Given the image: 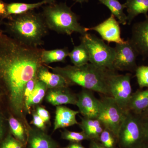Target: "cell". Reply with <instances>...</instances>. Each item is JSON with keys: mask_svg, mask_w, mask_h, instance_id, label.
Masks as SVG:
<instances>
[{"mask_svg": "<svg viewBox=\"0 0 148 148\" xmlns=\"http://www.w3.org/2000/svg\"><path fill=\"white\" fill-rule=\"evenodd\" d=\"M69 52L67 47L57 49L51 50L43 49L41 56L42 64H49L54 62H65Z\"/></svg>", "mask_w": 148, "mask_h": 148, "instance_id": "cell-21", "label": "cell"}, {"mask_svg": "<svg viewBox=\"0 0 148 148\" xmlns=\"http://www.w3.org/2000/svg\"><path fill=\"white\" fill-rule=\"evenodd\" d=\"M53 73L64 77L71 85L77 84L83 88L110 95L109 79L112 73L97 68L90 63L81 66L68 65L64 67L48 66Z\"/></svg>", "mask_w": 148, "mask_h": 148, "instance_id": "cell-3", "label": "cell"}, {"mask_svg": "<svg viewBox=\"0 0 148 148\" xmlns=\"http://www.w3.org/2000/svg\"><path fill=\"white\" fill-rule=\"evenodd\" d=\"M101 3L106 6L118 20L120 24L123 25L127 24V16L123 12L125 8L124 4H122L118 0H98Z\"/></svg>", "mask_w": 148, "mask_h": 148, "instance_id": "cell-23", "label": "cell"}, {"mask_svg": "<svg viewBox=\"0 0 148 148\" xmlns=\"http://www.w3.org/2000/svg\"><path fill=\"white\" fill-rule=\"evenodd\" d=\"M135 72L138 84L140 88H148V66H138Z\"/></svg>", "mask_w": 148, "mask_h": 148, "instance_id": "cell-28", "label": "cell"}, {"mask_svg": "<svg viewBox=\"0 0 148 148\" xmlns=\"http://www.w3.org/2000/svg\"><path fill=\"white\" fill-rule=\"evenodd\" d=\"M27 148H57L58 145L43 130L28 125Z\"/></svg>", "mask_w": 148, "mask_h": 148, "instance_id": "cell-13", "label": "cell"}, {"mask_svg": "<svg viewBox=\"0 0 148 148\" xmlns=\"http://www.w3.org/2000/svg\"><path fill=\"white\" fill-rule=\"evenodd\" d=\"M131 75L129 73L119 75L113 72L109 77V88L110 96L125 112L128 111V106L132 94L130 82Z\"/></svg>", "mask_w": 148, "mask_h": 148, "instance_id": "cell-8", "label": "cell"}, {"mask_svg": "<svg viewBox=\"0 0 148 148\" xmlns=\"http://www.w3.org/2000/svg\"><path fill=\"white\" fill-rule=\"evenodd\" d=\"M77 96L76 106L83 117L98 119L101 110V102L100 99L94 96L93 91L83 88Z\"/></svg>", "mask_w": 148, "mask_h": 148, "instance_id": "cell-11", "label": "cell"}, {"mask_svg": "<svg viewBox=\"0 0 148 148\" xmlns=\"http://www.w3.org/2000/svg\"><path fill=\"white\" fill-rule=\"evenodd\" d=\"M148 106V88L138 90L132 93L128 106V111L137 114H141Z\"/></svg>", "mask_w": 148, "mask_h": 148, "instance_id": "cell-20", "label": "cell"}, {"mask_svg": "<svg viewBox=\"0 0 148 148\" xmlns=\"http://www.w3.org/2000/svg\"><path fill=\"white\" fill-rule=\"evenodd\" d=\"M65 148H86L82 145L81 143H73L71 142L69 145Z\"/></svg>", "mask_w": 148, "mask_h": 148, "instance_id": "cell-37", "label": "cell"}, {"mask_svg": "<svg viewBox=\"0 0 148 148\" xmlns=\"http://www.w3.org/2000/svg\"><path fill=\"white\" fill-rule=\"evenodd\" d=\"M75 1L76 2L80 3H82L85 2H88V0H73Z\"/></svg>", "mask_w": 148, "mask_h": 148, "instance_id": "cell-39", "label": "cell"}, {"mask_svg": "<svg viewBox=\"0 0 148 148\" xmlns=\"http://www.w3.org/2000/svg\"><path fill=\"white\" fill-rule=\"evenodd\" d=\"M80 39L88 51L89 63L104 71L116 72L113 66L114 48L106 44L103 40L94 34L87 33L81 35Z\"/></svg>", "mask_w": 148, "mask_h": 148, "instance_id": "cell-5", "label": "cell"}, {"mask_svg": "<svg viewBox=\"0 0 148 148\" xmlns=\"http://www.w3.org/2000/svg\"><path fill=\"white\" fill-rule=\"evenodd\" d=\"M7 4L2 0H0V17L3 19L4 18L9 19L11 16L8 15V14L7 10Z\"/></svg>", "mask_w": 148, "mask_h": 148, "instance_id": "cell-34", "label": "cell"}, {"mask_svg": "<svg viewBox=\"0 0 148 148\" xmlns=\"http://www.w3.org/2000/svg\"><path fill=\"white\" fill-rule=\"evenodd\" d=\"M98 141L106 148H119L117 138L110 130L105 128Z\"/></svg>", "mask_w": 148, "mask_h": 148, "instance_id": "cell-26", "label": "cell"}, {"mask_svg": "<svg viewBox=\"0 0 148 148\" xmlns=\"http://www.w3.org/2000/svg\"><path fill=\"white\" fill-rule=\"evenodd\" d=\"M79 111H75L64 106H56L53 131L60 128L78 125L76 116Z\"/></svg>", "mask_w": 148, "mask_h": 148, "instance_id": "cell-15", "label": "cell"}, {"mask_svg": "<svg viewBox=\"0 0 148 148\" xmlns=\"http://www.w3.org/2000/svg\"><path fill=\"white\" fill-rule=\"evenodd\" d=\"M100 100L101 110L98 119L105 128L110 130L117 138L120 128L128 111L125 112L123 110L113 98L110 95H103Z\"/></svg>", "mask_w": 148, "mask_h": 148, "instance_id": "cell-7", "label": "cell"}, {"mask_svg": "<svg viewBox=\"0 0 148 148\" xmlns=\"http://www.w3.org/2000/svg\"><path fill=\"white\" fill-rule=\"evenodd\" d=\"M23 144L10 132L0 145V148H23Z\"/></svg>", "mask_w": 148, "mask_h": 148, "instance_id": "cell-29", "label": "cell"}, {"mask_svg": "<svg viewBox=\"0 0 148 148\" xmlns=\"http://www.w3.org/2000/svg\"><path fill=\"white\" fill-rule=\"evenodd\" d=\"M43 17L49 29L58 34L71 36L74 33L84 35L87 28L79 23V17L66 3L46 5L43 7Z\"/></svg>", "mask_w": 148, "mask_h": 148, "instance_id": "cell-4", "label": "cell"}, {"mask_svg": "<svg viewBox=\"0 0 148 148\" xmlns=\"http://www.w3.org/2000/svg\"><path fill=\"white\" fill-rule=\"evenodd\" d=\"M5 32L19 42L38 47L43 45L48 28L41 13L32 10L18 15H11L6 22Z\"/></svg>", "mask_w": 148, "mask_h": 148, "instance_id": "cell-2", "label": "cell"}, {"mask_svg": "<svg viewBox=\"0 0 148 148\" xmlns=\"http://www.w3.org/2000/svg\"><path fill=\"white\" fill-rule=\"evenodd\" d=\"M114 57V70L121 71H135L138 66L136 63L137 56L139 55L138 51L132 45L129 38L125 42L116 44Z\"/></svg>", "mask_w": 148, "mask_h": 148, "instance_id": "cell-9", "label": "cell"}, {"mask_svg": "<svg viewBox=\"0 0 148 148\" xmlns=\"http://www.w3.org/2000/svg\"><path fill=\"white\" fill-rule=\"evenodd\" d=\"M48 103L53 106L66 104L76 105L77 96L73 93L69 87H61L49 89L46 97Z\"/></svg>", "mask_w": 148, "mask_h": 148, "instance_id": "cell-14", "label": "cell"}, {"mask_svg": "<svg viewBox=\"0 0 148 148\" xmlns=\"http://www.w3.org/2000/svg\"><path fill=\"white\" fill-rule=\"evenodd\" d=\"M144 21L133 24L129 38L139 55L148 58V16Z\"/></svg>", "mask_w": 148, "mask_h": 148, "instance_id": "cell-12", "label": "cell"}, {"mask_svg": "<svg viewBox=\"0 0 148 148\" xmlns=\"http://www.w3.org/2000/svg\"><path fill=\"white\" fill-rule=\"evenodd\" d=\"M56 2V0H42L34 3H11L8 4L7 10L8 15H18L34 10L43 5L50 4Z\"/></svg>", "mask_w": 148, "mask_h": 148, "instance_id": "cell-19", "label": "cell"}, {"mask_svg": "<svg viewBox=\"0 0 148 148\" xmlns=\"http://www.w3.org/2000/svg\"><path fill=\"white\" fill-rule=\"evenodd\" d=\"M81 121L79 125L82 131L90 140H98L101 133L105 129L103 123L99 119L81 117Z\"/></svg>", "mask_w": 148, "mask_h": 148, "instance_id": "cell-17", "label": "cell"}, {"mask_svg": "<svg viewBox=\"0 0 148 148\" xmlns=\"http://www.w3.org/2000/svg\"><path fill=\"white\" fill-rule=\"evenodd\" d=\"M119 148H139L145 143L143 120L128 111L117 136Z\"/></svg>", "mask_w": 148, "mask_h": 148, "instance_id": "cell-6", "label": "cell"}, {"mask_svg": "<svg viewBox=\"0 0 148 148\" xmlns=\"http://www.w3.org/2000/svg\"><path fill=\"white\" fill-rule=\"evenodd\" d=\"M139 148H148V145L144 143L143 145H142Z\"/></svg>", "mask_w": 148, "mask_h": 148, "instance_id": "cell-40", "label": "cell"}, {"mask_svg": "<svg viewBox=\"0 0 148 148\" xmlns=\"http://www.w3.org/2000/svg\"><path fill=\"white\" fill-rule=\"evenodd\" d=\"M88 148H106L99 143L98 140H90Z\"/></svg>", "mask_w": 148, "mask_h": 148, "instance_id": "cell-36", "label": "cell"}, {"mask_svg": "<svg viewBox=\"0 0 148 148\" xmlns=\"http://www.w3.org/2000/svg\"><path fill=\"white\" fill-rule=\"evenodd\" d=\"M142 119L143 120V126H144L145 143L148 145V119L143 118H142Z\"/></svg>", "mask_w": 148, "mask_h": 148, "instance_id": "cell-35", "label": "cell"}, {"mask_svg": "<svg viewBox=\"0 0 148 148\" xmlns=\"http://www.w3.org/2000/svg\"><path fill=\"white\" fill-rule=\"evenodd\" d=\"M33 121L32 123L37 127L41 130H44L45 128V123L43 121V120L36 113H34L33 114Z\"/></svg>", "mask_w": 148, "mask_h": 148, "instance_id": "cell-33", "label": "cell"}, {"mask_svg": "<svg viewBox=\"0 0 148 148\" xmlns=\"http://www.w3.org/2000/svg\"><path fill=\"white\" fill-rule=\"evenodd\" d=\"M69 56L74 66H81L89 63V55L87 49L82 42L74 46Z\"/></svg>", "mask_w": 148, "mask_h": 148, "instance_id": "cell-22", "label": "cell"}, {"mask_svg": "<svg viewBox=\"0 0 148 148\" xmlns=\"http://www.w3.org/2000/svg\"><path fill=\"white\" fill-rule=\"evenodd\" d=\"M3 18H1V17H0V27H1V26L2 24H4V22L3 21ZM0 31H1V28H0Z\"/></svg>", "mask_w": 148, "mask_h": 148, "instance_id": "cell-41", "label": "cell"}, {"mask_svg": "<svg viewBox=\"0 0 148 148\" xmlns=\"http://www.w3.org/2000/svg\"><path fill=\"white\" fill-rule=\"evenodd\" d=\"M7 122L8 119L6 118L2 111L0 110V145L5 137Z\"/></svg>", "mask_w": 148, "mask_h": 148, "instance_id": "cell-31", "label": "cell"}, {"mask_svg": "<svg viewBox=\"0 0 148 148\" xmlns=\"http://www.w3.org/2000/svg\"><path fill=\"white\" fill-rule=\"evenodd\" d=\"M37 80V77L32 79L28 82L24 88V105L29 101L30 96L32 95L33 90L35 87V84Z\"/></svg>", "mask_w": 148, "mask_h": 148, "instance_id": "cell-30", "label": "cell"}, {"mask_svg": "<svg viewBox=\"0 0 148 148\" xmlns=\"http://www.w3.org/2000/svg\"><path fill=\"white\" fill-rule=\"evenodd\" d=\"M47 89V86L44 83L37 79L32 95L25 105L26 112H29L32 106L39 104L42 102Z\"/></svg>", "mask_w": 148, "mask_h": 148, "instance_id": "cell-24", "label": "cell"}, {"mask_svg": "<svg viewBox=\"0 0 148 148\" xmlns=\"http://www.w3.org/2000/svg\"><path fill=\"white\" fill-rule=\"evenodd\" d=\"M141 117L143 118L148 119V106L144 112L140 114Z\"/></svg>", "mask_w": 148, "mask_h": 148, "instance_id": "cell-38", "label": "cell"}, {"mask_svg": "<svg viewBox=\"0 0 148 148\" xmlns=\"http://www.w3.org/2000/svg\"><path fill=\"white\" fill-rule=\"evenodd\" d=\"M43 49L22 44L0 31V102L27 126L24 88L43 65Z\"/></svg>", "mask_w": 148, "mask_h": 148, "instance_id": "cell-1", "label": "cell"}, {"mask_svg": "<svg viewBox=\"0 0 148 148\" xmlns=\"http://www.w3.org/2000/svg\"><path fill=\"white\" fill-rule=\"evenodd\" d=\"M8 119L10 133L16 140L24 145L26 143L25 130L22 123L13 115L10 114Z\"/></svg>", "mask_w": 148, "mask_h": 148, "instance_id": "cell-25", "label": "cell"}, {"mask_svg": "<svg viewBox=\"0 0 148 148\" xmlns=\"http://www.w3.org/2000/svg\"><path fill=\"white\" fill-rule=\"evenodd\" d=\"M37 79L44 83L48 88L69 87L70 83L64 77L59 74L51 73L44 66H41L37 75Z\"/></svg>", "mask_w": 148, "mask_h": 148, "instance_id": "cell-16", "label": "cell"}, {"mask_svg": "<svg viewBox=\"0 0 148 148\" xmlns=\"http://www.w3.org/2000/svg\"><path fill=\"white\" fill-rule=\"evenodd\" d=\"M124 5L127 10L128 25L139 14H143L145 17L148 16V0H126Z\"/></svg>", "mask_w": 148, "mask_h": 148, "instance_id": "cell-18", "label": "cell"}, {"mask_svg": "<svg viewBox=\"0 0 148 148\" xmlns=\"http://www.w3.org/2000/svg\"><path fill=\"white\" fill-rule=\"evenodd\" d=\"M61 138L64 140L73 143H81L84 140H89L87 135L82 131L81 132L71 131L65 129L61 132Z\"/></svg>", "mask_w": 148, "mask_h": 148, "instance_id": "cell-27", "label": "cell"}, {"mask_svg": "<svg viewBox=\"0 0 148 148\" xmlns=\"http://www.w3.org/2000/svg\"><path fill=\"white\" fill-rule=\"evenodd\" d=\"M120 23L115 17L111 14L110 16L95 27L88 28V31H94L101 36L102 39L108 43L122 44L125 41L121 37Z\"/></svg>", "mask_w": 148, "mask_h": 148, "instance_id": "cell-10", "label": "cell"}, {"mask_svg": "<svg viewBox=\"0 0 148 148\" xmlns=\"http://www.w3.org/2000/svg\"><path fill=\"white\" fill-rule=\"evenodd\" d=\"M36 112L45 123L50 120V114L47 110L43 107L38 106L36 108Z\"/></svg>", "mask_w": 148, "mask_h": 148, "instance_id": "cell-32", "label": "cell"}]
</instances>
